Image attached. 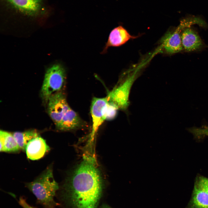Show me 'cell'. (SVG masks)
<instances>
[{
    "instance_id": "1",
    "label": "cell",
    "mask_w": 208,
    "mask_h": 208,
    "mask_svg": "<svg viewBox=\"0 0 208 208\" xmlns=\"http://www.w3.org/2000/svg\"><path fill=\"white\" fill-rule=\"evenodd\" d=\"M94 162L84 159L64 185L63 197L73 208H97L103 182Z\"/></svg>"
},
{
    "instance_id": "2",
    "label": "cell",
    "mask_w": 208,
    "mask_h": 208,
    "mask_svg": "<svg viewBox=\"0 0 208 208\" xmlns=\"http://www.w3.org/2000/svg\"><path fill=\"white\" fill-rule=\"evenodd\" d=\"M26 186L44 208H54L57 205L54 197L59 186L54 178L51 166L34 181L27 183Z\"/></svg>"
},
{
    "instance_id": "3",
    "label": "cell",
    "mask_w": 208,
    "mask_h": 208,
    "mask_svg": "<svg viewBox=\"0 0 208 208\" xmlns=\"http://www.w3.org/2000/svg\"><path fill=\"white\" fill-rule=\"evenodd\" d=\"M66 77L65 70L60 64H55L47 70L41 90L42 97L47 102L52 94L60 91Z\"/></svg>"
},
{
    "instance_id": "4",
    "label": "cell",
    "mask_w": 208,
    "mask_h": 208,
    "mask_svg": "<svg viewBox=\"0 0 208 208\" xmlns=\"http://www.w3.org/2000/svg\"><path fill=\"white\" fill-rule=\"evenodd\" d=\"M137 76V71H135L109 92L106 97L108 103L114 105L118 109H126L129 105L130 91Z\"/></svg>"
},
{
    "instance_id": "5",
    "label": "cell",
    "mask_w": 208,
    "mask_h": 208,
    "mask_svg": "<svg viewBox=\"0 0 208 208\" xmlns=\"http://www.w3.org/2000/svg\"><path fill=\"white\" fill-rule=\"evenodd\" d=\"M47 103L49 115L57 126L65 113L70 107L65 95L60 91L50 96Z\"/></svg>"
},
{
    "instance_id": "6",
    "label": "cell",
    "mask_w": 208,
    "mask_h": 208,
    "mask_svg": "<svg viewBox=\"0 0 208 208\" xmlns=\"http://www.w3.org/2000/svg\"><path fill=\"white\" fill-rule=\"evenodd\" d=\"M107 103L106 97L103 98L94 97L92 100L90 107L92 122V136L94 135L99 127L105 120L104 114Z\"/></svg>"
},
{
    "instance_id": "7",
    "label": "cell",
    "mask_w": 208,
    "mask_h": 208,
    "mask_svg": "<svg viewBox=\"0 0 208 208\" xmlns=\"http://www.w3.org/2000/svg\"><path fill=\"white\" fill-rule=\"evenodd\" d=\"M138 37L131 35L122 26H119L114 29L109 34L108 39L102 52L105 53L110 47L121 46L129 40Z\"/></svg>"
},
{
    "instance_id": "8",
    "label": "cell",
    "mask_w": 208,
    "mask_h": 208,
    "mask_svg": "<svg viewBox=\"0 0 208 208\" xmlns=\"http://www.w3.org/2000/svg\"><path fill=\"white\" fill-rule=\"evenodd\" d=\"M49 150L46 141L39 136L28 143L25 151L28 158L34 160L42 158Z\"/></svg>"
},
{
    "instance_id": "9",
    "label": "cell",
    "mask_w": 208,
    "mask_h": 208,
    "mask_svg": "<svg viewBox=\"0 0 208 208\" xmlns=\"http://www.w3.org/2000/svg\"><path fill=\"white\" fill-rule=\"evenodd\" d=\"M83 122L77 113L70 107L56 127L60 130H70L81 127L83 125Z\"/></svg>"
},
{
    "instance_id": "10",
    "label": "cell",
    "mask_w": 208,
    "mask_h": 208,
    "mask_svg": "<svg viewBox=\"0 0 208 208\" xmlns=\"http://www.w3.org/2000/svg\"><path fill=\"white\" fill-rule=\"evenodd\" d=\"M181 39L183 48L187 51L196 50L202 45V42L198 35L189 27L183 29Z\"/></svg>"
},
{
    "instance_id": "11",
    "label": "cell",
    "mask_w": 208,
    "mask_h": 208,
    "mask_svg": "<svg viewBox=\"0 0 208 208\" xmlns=\"http://www.w3.org/2000/svg\"><path fill=\"white\" fill-rule=\"evenodd\" d=\"M14 8L26 14L33 15L39 12L41 0H5Z\"/></svg>"
},
{
    "instance_id": "12",
    "label": "cell",
    "mask_w": 208,
    "mask_h": 208,
    "mask_svg": "<svg viewBox=\"0 0 208 208\" xmlns=\"http://www.w3.org/2000/svg\"><path fill=\"white\" fill-rule=\"evenodd\" d=\"M161 42L163 49L168 53H177L183 49L181 40L175 37L173 31L167 32L161 38Z\"/></svg>"
},
{
    "instance_id": "13",
    "label": "cell",
    "mask_w": 208,
    "mask_h": 208,
    "mask_svg": "<svg viewBox=\"0 0 208 208\" xmlns=\"http://www.w3.org/2000/svg\"><path fill=\"white\" fill-rule=\"evenodd\" d=\"M1 152H16L20 149L12 134L1 130L0 131Z\"/></svg>"
},
{
    "instance_id": "14",
    "label": "cell",
    "mask_w": 208,
    "mask_h": 208,
    "mask_svg": "<svg viewBox=\"0 0 208 208\" xmlns=\"http://www.w3.org/2000/svg\"><path fill=\"white\" fill-rule=\"evenodd\" d=\"M190 205L192 208H208V194L195 184Z\"/></svg>"
},
{
    "instance_id": "15",
    "label": "cell",
    "mask_w": 208,
    "mask_h": 208,
    "mask_svg": "<svg viewBox=\"0 0 208 208\" xmlns=\"http://www.w3.org/2000/svg\"><path fill=\"white\" fill-rule=\"evenodd\" d=\"M12 135L20 149L23 151H25L27 145L31 140L39 136L38 132L35 130L14 132Z\"/></svg>"
},
{
    "instance_id": "16",
    "label": "cell",
    "mask_w": 208,
    "mask_h": 208,
    "mask_svg": "<svg viewBox=\"0 0 208 208\" xmlns=\"http://www.w3.org/2000/svg\"><path fill=\"white\" fill-rule=\"evenodd\" d=\"M118 109L114 105L107 103L104 114L105 120H110L114 118Z\"/></svg>"
},
{
    "instance_id": "17",
    "label": "cell",
    "mask_w": 208,
    "mask_h": 208,
    "mask_svg": "<svg viewBox=\"0 0 208 208\" xmlns=\"http://www.w3.org/2000/svg\"><path fill=\"white\" fill-rule=\"evenodd\" d=\"M195 184L208 194V178L202 176H198L196 178Z\"/></svg>"
},
{
    "instance_id": "18",
    "label": "cell",
    "mask_w": 208,
    "mask_h": 208,
    "mask_svg": "<svg viewBox=\"0 0 208 208\" xmlns=\"http://www.w3.org/2000/svg\"><path fill=\"white\" fill-rule=\"evenodd\" d=\"M18 203L23 208H36L29 204L23 197L19 198Z\"/></svg>"
},
{
    "instance_id": "19",
    "label": "cell",
    "mask_w": 208,
    "mask_h": 208,
    "mask_svg": "<svg viewBox=\"0 0 208 208\" xmlns=\"http://www.w3.org/2000/svg\"><path fill=\"white\" fill-rule=\"evenodd\" d=\"M101 208H111L108 206L106 205H104L102 206Z\"/></svg>"
}]
</instances>
